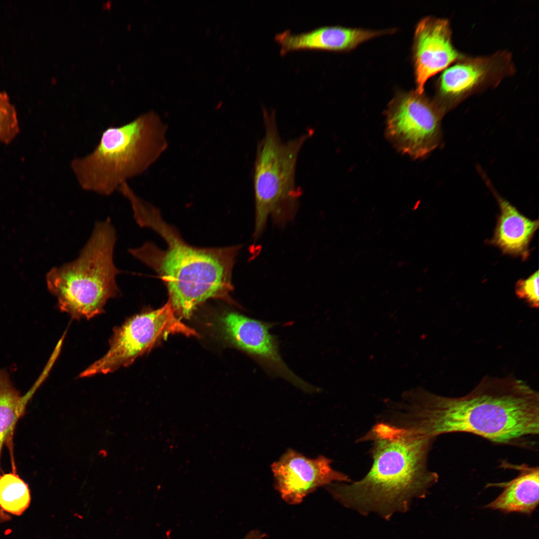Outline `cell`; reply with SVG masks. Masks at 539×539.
<instances>
[{
	"mask_svg": "<svg viewBox=\"0 0 539 539\" xmlns=\"http://www.w3.org/2000/svg\"><path fill=\"white\" fill-rule=\"evenodd\" d=\"M410 399L401 427L422 438L463 432L507 444L539 434V393L513 376L486 377L461 397L423 390Z\"/></svg>",
	"mask_w": 539,
	"mask_h": 539,
	"instance_id": "cell-1",
	"label": "cell"
},
{
	"mask_svg": "<svg viewBox=\"0 0 539 539\" xmlns=\"http://www.w3.org/2000/svg\"><path fill=\"white\" fill-rule=\"evenodd\" d=\"M263 120L265 132L257 147L254 174L255 218L253 237L255 241L264 232L269 217L278 227H284L294 218L302 194L295 183L297 158L303 145L314 132L310 129L283 142L275 112L264 109Z\"/></svg>",
	"mask_w": 539,
	"mask_h": 539,
	"instance_id": "cell-6",
	"label": "cell"
},
{
	"mask_svg": "<svg viewBox=\"0 0 539 539\" xmlns=\"http://www.w3.org/2000/svg\"><path fill=\"white\" fill-rule=\"evenodd\" d=\"M514 72L511 55L507 51L487 56H464L440 75L435 100L444 112L473 93L499 84Z\"/></svg>",
	"mask_w": 539,
	"mask_h": 539,
	"instance_id": "cell-10",
	"label": "cell"
},
{
	"mask_svg": "<svg viewBox=\"0 0 539 539\" xmlns=\"http://www.w3.org/2000/svg\"><path fill=\"white\" fill-rule=\"evenodd\" d=\"M515 291L519 298L525 300L531 307H539V272L526 279H520L516 284Z\"/></svg>",
	"mask_w": 539,
	"mask_h": 539,
	"instance_id": "cell-19",
	"label": "cell"
},
{
	"mask_svg": "<svg viewBox=\"0 0 539 539\" xmlns=\"http://www.w3.org/2000/svg\"><path fill=\"white\" fill-rule=\"evenodd\" d=\"M168 129L152 111L120 126L107 127L90 153L70 162L78 185L103 196L118 191L128 180L146 171L167 149Z\"/></svg>",
	"mask_w": 539,
	"mask_h": 539,
	"instance_id": "cell-4",
	"label": "cell"
},
{
	"mask_svg": "<svg viewBox=\"0 0 539 539\" xmlns=\"http://www.w3.org/2000/svg\"><path fill=\"white\" fill-rule=\"evenodd\" d=\"M500 208L491 243L503 253L526 259L529 246L539 227V221L522 215L516 207L502 198H497Z\"/></svg>",
	"mask_w": 539,
	"mask_h": 539,
	"instance_id": "cell-15",
	"label": "cell"
},
{
	"mask_svg": "<svg viewBox=\"0 0 539 539\" xmlns=\"http://www.w3.org/2000/svg\"><path fill=\"white\" fill-rule=\"evenodd\" d=\"M222 323L231 343L252 357L268 374L286 380L304 391H316V387L299 377L283 361L277 340L270 331L274 324L235 311L226 313Z\"/></svg>",
	"mask_w": 539,
	"mask_h": 539,
	"instance_id": "cell-9",
	"label": "cell"
},
{
	"mask_svg": "<svg viewBox=\"0 0 539 539\" xmlns=\"http://www.w3.org/2000/svg\"><path fill=\"white\" fill-rule=\"evenodd\" d=\"M20 132L18 115L8 95L0 91V143H11Z\"/></svg>",
	"mask_w": 539,
	"mask_h": 539,
	"instance_id": "cell-18",
	"label": "cell"
},
{
	"mask_svg": "<svg viewBox=\"0 0 539 539\" xmlns=\"http://www.w3.org/2000/svg\"><path fill=\"white\" fill-rule=\"evenodd\" d=\"M129 202L137 224L157 233L167 245L163 250L147 242L129 252L162 279L168 290V301L178 317L190 318L199 304L210 298L231 300L232 272L241 245L193 247L163 220L155 206L138 195Z\"/></svg>",
	"mask_w": 539,
	"mask_h": 539,
	"instance_id": "cell-2",
	"label": "cell"
},
{
	"mask_svg": "<svg viewBox=\"0 0 539 539\" xmlns=\"http://www.w3.org/2000/svg\"><path fill=\"white\" fill-rule=\"evenodd\" d=\"M30 491L28 485L18 475L16 470L0 475V508L14 515H20L29 506Z\"/></svg>",
	"mask_w": 539,
	"mask_h": 539,
	"instance_id": "cell-17",
	"label": "cell"
},
{
	"mask_svg": "<svg viewBox=\"0 0 539 539\" xmlns=\"http://www.w3.org/2000/svg\"><path fill=\"white\" fill-rule=\"evenodd\" d=\"M29 396H22L12 384L7 372L0 369V475L3 446L12 455V437L18 420L23 415Z\"/></svg>",
	"mask_w": 539,
	"mask_h": 539,
	"instance_id": "cell-16",
	"label": "cell"
},
{
	"mask_svg": "<svg viewBox=\"0 0 539 539\" xmlns=\"http://www.w3.org/2000/svg\"><path fill=\"white\" fill-rule=\"evenodd\" d=\"M504 467L514 468L519 474L512 480L490 484V486L503 488V492L486 507L506 513L517 512L531 514L539 504V467L505 463Z\"/></svg>",
	"mask_w": 539,
	"mask_h": 539,
	"instance_id": "cell-14",
	"label": "cell"
},
{
	"mask_svg": "<svg viewBox=\"0 0 539 539\" xmlns=\"http://www.w3.org/2000/svg\"><path fill=\"white\" fill-rule=\"evenodd\" d=\"M392 29L373 30L339 25L323 26L311 30L293 33L287 29L275 35L280 45V53L284 54L298 49H322L346 51L361 43L380 35L392 32Z\"/></svg>",
	"mask_w": 539,
	"mask_h": 539,
	"instance_id": "cell-13",
	"label": "cell"
},
{
	"mask_svg": "<svg viewBox=\"0 0 539 539\" xmlns=\"http://www.w3.org/2000/svg\"><path fill=\"white\" fill-rule=\"evenodd\" d=\"M116 239L110 219L99 222L76 260L47 272V288L61 311L89 319L103 313L107 301L118 294L120 270L113 258Z\"/></svg>",
	"mask_w": 539,
	"mask_h": 539,
	"instance_id": "cell-5",
	"label": "cell"
},
{
	"mask_svg": "<svg viewBox=\"0 0 539 539\" xmlns=\"http://www.w3.org/2000/svg\"><path fill=\"white\" fill-rule=\"evenodd\" d=\"M416 90L423 93L427 81L464 56L454 46L449 21L426 16L417 23L412 46Z\"/></svg>",
	"mask_w": 539,
	"mask_h": 539,
	"instance_id": "cell-12",
	"label": "cell"
},
{
	"mask_svg": "<svg viewBox=\"0 0 539 539\" xmlns=\"http://www.w3.org/2000/svg\"><path fill=\"white\" fill-rule=\"evenodd\" d=\"M324 456L310 459L289 449L271 465L275 487L287 504H300L318 488L336 482H349L346 475L334 470Z\"/></svg>",
	"mask_w": 539,
	"mask_h": 539,
	"instance_id": "cell-11",
	"label": "cell"
},
{
	"mask_svg": "<svg viewBox=\"0 0 539 539\" xmlns=\"http://www.w3.org/2000/svg\"><path fill=\"white\" fill-rule=\"evenodd\" d=\"M363 440H372L373 464L360 480L327 486L333 498L362 515L374 513L389 520L407 512L415 498H423L438 480L427 467L433 439L386 423L376 424Z\"/></svg>",
	"mask_w": 539,
	"mask_h": 539,
	"instance_id": "cell-3",
	"label": "cell"
},
{
	"mask_svg": "<svg viewBox=\"0 0 539 539\" xmlns=\"http://www.w3.org/2000/svg\"><path fill=\"white\" fill-rule=\"evenodd\" d=\"M177 333L198 335L194 330L181 321L168 301L156 310L133 315L115 328L107 352L79 377L108 374L127 367L151 349L160 338Z\"/></svg>",
	"mask_w": 539,
	"mask_h": 539,
	"instance_id": "cell-7",
	"label": "cell"
},
{
	"mask_svg": "<svg viewBox=\"0 0 539 539\" xmlns=\"http://www.w3.org/2000/svg\"><path fill=\"white\" fill-rule=\"evenodd\" d=\"M443 112L436 100L424 93L399 92L385 111L386 135L399 152L422 158L439 144Z\"/></svg>",
	"mask_w": 539,
	"mask_h": 539,
	"instance_id": "cell-8",
	"label": "cell"
}]
</instances>
